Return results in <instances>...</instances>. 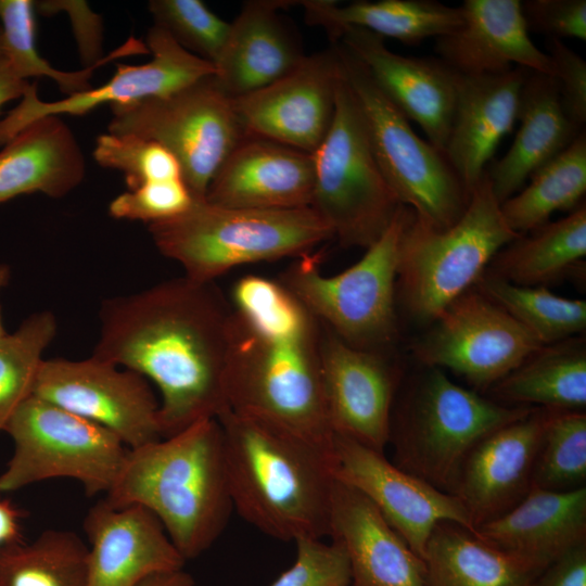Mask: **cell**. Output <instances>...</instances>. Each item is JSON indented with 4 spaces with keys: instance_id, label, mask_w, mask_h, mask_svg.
<instances>
[{
    "instance_id": "1",
    "label": "cell",
    "mask_w": 586,
    "mask_h": 586,
    "mask_svg": "<svg viewBox=\"0 0 586 586\" xmlns=\"http://www.w3.org/2000/svg\"><path fill=\"white\" fill-rule=\"evenodd\" d=\"M232 307L214 282L170 279L102 302L92 357L157 387L162 438L228 409Z\"/></svg>"
},
{
    "instance_id": "2",
    "label": "cell",
    "mask_w": 586,
    "mask_h": 586,
    "mask_svg": "<svg viewBox=\"0 0 586 586\" xmlns=\"http://www.w3.org/2000/svg\"><path fill=\"white\" fill-rule=\"evenodd\" d=\"M228 409L332 450L320 322L280 281L250 275L232 290Z\"/></svg>"
},
{
    "instance_id": "3",
    "label": "cell",
    "mask_w": 586,
    "mask_h": 586,
    "mask_svg": "<svg viewBox=\"0 0 586 586\" xmlns=\"http://www.w3.org/2000/svg\"><path fill=\"white\" fill-rule=\"evenodd\" d=\"M217 420L239 515L281 540L329 536L332 450L230 409Z\"/></svg>"
},
{
    "instance_id": "4",
    "label": "cell",
    "mask_w": 586,
    "mask_h": 586,
    "mask_svg": "<svg viewBox=\"0 0 586 586\" xmlns=\"http://www.w3.org/2000/svg\"><path fill=\"white\" fill-rule=\"evenodd\" d=\"M103 499L114 508L143 506L186 560L202 555L225 531L234 510L218 420L203 419L175 435L129 449Z\"/></svg>"
},
{
    "instance_id": "5",
    "label": "cell",
    "mask_w": 586,
    "mask_h": 586,
    "mask_svg": "<svg viewBox=\"0 0 586 586\" xmlns=\"http://www.w3.org/2000/svg\"><path fill=\"white\" fill-rule=\"evenodd\" d=\"M148 230L157 250L199 282H214L245 264L297 258L334 238L311 207L235 208L206 200H193L183 213L149 224Z\"/></svg>"
},
{
    "instance_id": "6",
    "label": "cell",
    "mask_w": 586,
    "mask_h": 586,
    "mask_svg": "<svg viewBox=\"0 0 586 586\" xmlns=\"http://www.w3.org/2000/svg\"><path fill=\"white\" fill-rule=\"evenodd\" d=\"M533 408L486 398L455 383L442 369L424 367L394 402L387 443L393 448L392 462L453 495L477 443Z\"/></svg>"
},
{
    "instance_id": "7",
    "label": "cell",
    "mask_w": 586,
    "mask_h": 586,
    "mask_svg": "<svg viewBox=\"0 0 586 586\" xmlns=\"http://www.w3.org/2000/svg\"><path fill=\"white\" fill-rule=\"evenodd\" d=\"M519 235L501 214L487 170L450 227L434 228L411 209L399 241L396 278L408 314L417 322L432 323Z\"/></svg>"
},
{
    "instance_id": "8",
    "label": "cell",
    "mask_w": 586,
    "mask_h": 586,
    "mask_svg": "<svg viewBox=\"0 0 586 586\" xmlns=\"http://www.w3.org/2000/svg\"><path fill=\"white\" fill-rule=\"evenodd\" d=\"M410 211L402 205L382 237L346 270L326 276L319 259L308 253L296 258L280 282L346 344L364 351L385 352L397 335L398 246Z\"/></svg>"
},
{
    "instance_id": "9",
    "label": "cell",
    "mask_w": 586,
    "mask_h": 586,
    "mask_svg": "<svg viewBox=\"0 0 586 586\" xmlns=\"http://www.w3.org/2000/svg\"><path fill=\"white\" fill-rule=\"evenodd\" d=\"M311 156L310 207L342 246L369 247L387 230L403 204L377 163L358 103L343 74L331 127Z\"/></svg>"
},
{
    "instance_id": "10",
    "label": "cell",
    "mask_w": 586,
    "mask_h": 586,
    "mask_svg": "<svg viewBox=\"0 0 586 586\" xmlns=\"http://www.w3.org/2000/svg\"><path fill=\"white\" fill-rule=\"evenodd\" d=\"M333 44L343 77L361 112L373 155L393 192L432 227H450L463 214L470 194L446 155L413 131L362 63L340 43Z\"/></svg>"
},
{
    "instance_id": "11",
    "label": "cell",
    "mask_w": 586,
    "mask_h": 586,
    "mask_svg": "<svg viewBox=\"0 0 586 586\" xmlns=\"http://www.w3.org/2000/svg\"><path fill=\"white\" fill-rule=\"evenodd\" d=\"M110 109L107 132L133 135L169 150L194 200H205L214 175L247 136L233 98L214 74L170 94L112 104Z\"/></svg>"
},
{
    "instance_id": "12",
    "label": "cell",
    "mask_w": 586,
    "mask_h": 586,
    "mask_svg": "<svg viewBox=\"0 0 586 586\" xmlns=\"http://www.w3.org/2000/svg\"><path fill=\"white\" fill-rule=\"evenodd\" d=\"M4 432L14 450L0 474V493L66 477L78 481L89 497L106 494L129 453L107 429L35 395L18 407Z\"/></svg>"
},
{
    "instance_id": "13",
    "label": "cell",
    "mask_w": 586,
    "mask_h": 586,
    "mask_svg": "<svg viewBox=\"0 0 586 586\" xmlns=\"http://www.w3.org/2000/svg\"><path fill=\"white\" fill-rule=\"evenodd\" d=\"M412 347L423 367L449 369L489 390L543 344L474 286L454 300Z\"/></svg>"
},
{
    "instance_id": "14",
    "label": "cell",
    "mask_w": 586,
    "mask_h": 586,
    "mask_svg": "<svg viewBox=\"0 0 586 586\" xmlns=\"http://www.w3.org/2000/svg\"><path fill=\"white\" fill-rule=\"evenodd\" d=\"M33 395L107 429L129 449L162 438L160 402L149 381L92 356L43 359Z\"/></svg>"
},
{
    "instance_id": "15",
    "label": "cell",
    "mask_w": 586,
    "mask_h": 586,
    "mask_svg": "<svg viewBox=\"0 0 586 586\" xmlns=\"http://www.w3.org/2000/svg\"><path fill=\"white\" fill-rule=\"evenodd\" d=\"M332 458L334 477L365 495L420 559L437 523L451 521L474 532L455 495L402 470L384 453L333 434Z\"/></svg>"
},
{
    "instance_id": "16",
    "label": "cell",
    "mask_w": 586,
    "mask_h": 586,
    "mask_svg": "<svg viewBox=\"0 0 586 586\" xmlns=\"http://www.w3.org/2000/svg\"><path fill=\"white\" fill-rule=\"evenodd\" d=\"M341 76L335 44L305 55L285 76L233 99L243 129L311 154L331 127Z\"/></svg>"
},
{
    "instance_id": "17",
    "label": "cell",
    "mask_w": 586,
    "mask_h": 586,
    "mask_svg": "<svg viewBox=\"0 0 586 586\" xmlns=\"http://www.w3.org/2000/svg\"><path fill=\"white\" fill-rule=\"evenodd\" d=\"M152 60L141 65L117 64L104 85L42 101L37 85L30 84L21 102L0 120V144H5L31 122L48 115H85L103 104H125L170 94L195 80L215 74V66L179 46L164 29L152 26L146 34Z\"/></svg>"
},
{
    "instance_id": "18",
    "label": "cell",
    "mask_w": 586,
    "mask_h": 586,
    "mask_svg": "<svg viewBox=\"0 0 586 586\" xmlns=\"http://www.w3.org/2000/svg\"><path fill=\"white\" fill-rule=\"evenodd\" d=\"M321 328L322 384L333 434L384 453L399 387L398 369L385 352L355 348Z\"/></svg>"
},
{
    "instance_id": "19",
    "label": "cell",
    "mask_w": 586,
    "mask_h": 586,
    "mask_svg": "<svg viewBox=\"0 0 586 586\" xmlns=\"http://www.w3.org/2000/svg\"><path fill=\"white\" fill-rule=\"evenodd\" d=\"M336 43L365 65L386 98L445 154L460 75L438 58L395 53L384 38L366 29L345 28Z\"/></svg>"
},
{
    "instance_id": "20",
    "label": "cell",
    "mask_w": 586,
    "mask_h": 586,
    "mask_svg": "<svg viewBox=\"0 0 586 586\" xmlns=\"http://www.w3.org/2000/svg\"><path fill=\"white\" fill-rule=\"evenodd\" d=\"M547 417V408L534 407L489 433L467 457L453 495L466 508L474 531L507 513L532 489Z\"/></svg>"
},
{
    "instance_id": "21",
    "label": "cell",
    "mask_w": 586,
    "mask_h": 586,
    "mask_svg": "<svg viewBox=\"0 0 586 586\" xmlns=\"http://www.w3.org/2000/svg\"><path fill=\"white\" fill-rule=\"evenodd\" d=\"M82 525L89 542L88 586H137L150 576L182 570L187 561L143 506L114 508L102 498Z\"/></svg>"
},
{
    "instance_id": "22",
    "label": "cell",
    "mask_w": 586,
    "mask_h": 586,
    "mask_svg": "<svg viewBox=\"0 0 586 586\" xmlns=\"http://www.w3.org/2000/svg\"><path fill=\"white\" fill-rule=\"evenodd\" d=\"M314 162L309 153L246 136L214 175L205 200L235 208L310 207Z\"/></svg>"
},
{
    "instance_id": "23",
    "label": "cell",
    "mask_w": 586,
    "mask_h": 586,
    "mask_svg": "<svg viewBox=\"0 0 586 586\" xmlns=\"http://www.w3.org/2000/svg\"><path fill=\"white\" fill-rule=\"evenodd\" d=\"M463 22L454 33L436 38L435 52L466 77L498 74L512 64L553 76L547 53L531 40L519 0H466Z\"/></svg>"
},
{
    "instance_id": "24",
    "label": "cell",
    "mask_w": 586,
    "mask_h": 586,
    "mask_svg": "<svg viewBox=\"0 0 586 586\" xmlns=\"http://www.w3.org/2000/svg\"><path fill=\"white\" fill-rule=\"evenodd\" d=\"M329 537L347 555L351 586H426L423 560L365 495L336 479Z\"/></svg>"
},
{
    "instance_id": "25",
    "label": "cell",
    "mask_w": 586,
    "mask_h": 586,
    "mask_svg": "<svg viewBox=\"0 0 586 586\" xmlns=\"http://www.w3.org/2000/svg\"><path fill=\"white\" fill-rule=\"evenodd\" d=\"M474 533L540 574L586 543V486L568 492L532 487L515 507Z\"/></svg>"
},
{
    "instance_id": "26",
    "label": "cell",
    "mask_w": 586,
    "mask_h": 586,
    "mask_svg": "<svg viewBox=\"0 0 586 586\" xmlns=\"http://www.w3.org/2000/svg\"><path fill=\"white\" fill-rule=\"evenodd\" d=\"M530 69L475 77L460 75L455 115L445 155L470 194L500 140L511 131Z\"/></svg>"
},
{
    "instance_id": "27",
    "label": "cell",
    "mask_w": 586,
    "mask_h": 586,
    "mask_svg": "<svg viewBox=\"0 0 586 586\" xmlns=\"http://www.w3.org/2000/svg\"><path fill=\"white\" fill-rule=\"evenodd\" d=\"M295 1H246L215 63V78L235 99L262 89L293 71L305 58L279 10Z\"/></svg>"
},
{
    "instance_id": "28",
    "label": "cell",
    "mask_w": 586,
    "mask_h": 586,
    "mask_svg": "<svg viewBox=\"0 0 586 586\" xmlns=\"http://www.w3.org/2000/svg\"><path fill=\"white\" fill-rule=\"evenodd\" d=\"M85 174V156L72 129L61 116L40 117L0 151V204L36 192L63 198Z\"/></svg>"
},
{
    "instance_id": "29",
    "label": "cell",
    "mask_w": 586,
    "mask_h": 586,
    "mask_svg": "<svg viewBox=\"0 0 586 586\" xmlns=\"http://www.w3.org/2000/svg\"><path fill=\"white\" fill-rule=\"evenodd\" d=\"M517 120L520 127L508 152L486 169L500 204L581 132L564 114L555 78L532 71L521 89Z\"/></svg>"
},
{
    "instance_id": "30",
    "label": "cell",
    "mask_w": 586,
    "mask_h": 586,
    "mask_svg": "<svg viewBox=\"0 0 586 586\" xmlns=\"http://www.w3.org/2000/svg\"><path fill=\"white\" fill-rule=\"evenodd\" d=\"M309 25L322 27L332 43L345 28L356 27L382 38L418 44L430 37L454 33L463 22L460 7L434 0L354 1L341 5L332 0H302Z\"/></svg>"
},
{
    "instance_id": "31",
    "label": "cell",
    "mask_w": 586,
    "mask_h": 586,
    "mask_svg": "<svg viewBox=\"0 0 586 586\" xmlns=\"http://www.w3.org/2000/svg\"><path fill=\"white\" fill-rule=\"evenodd\" d=\"M510 406L583 411L586 407V342L573 336L542 345L489 388Z\"/></svg>"
},
{
    "instance_id": "32",
    "label": "cell",
    "mask_w": 586,
    "mask_h": 586,
    "mask_svg": "<svg viewBox=\"0 0 586 586\" xmlns=\"http://www.w3.org/2000/svg\"><path fill=\"white\" fill-rule=\"evenodd\" d=\"M423 562L426 586H530L539 575L451 521L434 526Z\"/></svg>"
},
{
    "instance_id": "33",
    "label": "cell",
    "mask_w": 586,
    "mask_h": 586,
    "mask_svg": "<svg viewBox=\"0 0 586 586\" xmlns=\"http://www.w3.org/2000/svg\"><path fill=\"white\" fill-rule=\"evenodd\" d=\"M527 233L502 247L484 272L518 285L546 288L575 275L586 256V206Z\"/></svg>"
},
{
    "instance_id": "34",
    "label": "cell",
    "mask_w": 586,
    "mask_h": 586,
    "mask_svg": "<svg viewBox=\"0 0 586 586\" xmlns=\"http://www.w3.org/2000/svg\"><path fill=\"white\" fill-rule=\"evenodd\" d=\"M586 192V135L581 131L539 167L531 183L500 204L509 228L522 235L547 224L556 211L576 208Z\"/></svg>"
},
{
    "instance_id": "35",
    "label": "cell",
    "mask_w": 586,
    "mask_h": 586,
    "mask_svg": "<svg viewBox=\"0 0 586 586\" xmlns=\"http://www.w3.org/2000/svg\"><path fill=\"white\" fill-rule=\"evenodd\" d=\"M88 552L77 533L46 530L0 548V586H88Z\"/></svg>"
},
{
    "instance_id": "36",
    "label": "cell",
    "mask_w": 586,
    "mask_h": 586,
    "mask_svg": "<svg viewBox=\"0 0 586 586\" xmlns=\"http://www.w3.org/2000/svg\"><path fill=\"white\" fill-rule=\"evenodd\" d=\"M35 13V1L0 0L3 56L15 74L24 80L31 77H49L55 81L62 92L72 95L93 88L90 80L99 66L119 56L149 52L146 44L130 38L92 66L74 72L56 69L37 51Z\"/></svg>"
},
{
    "instance_id": "37",
    "label": "cell",
    "mask_w": 586,
    "mask_h": 586,
    "mask_svg": "<svg viewBox=\"0 0 586 586\" xmlns=\"http://www.w3.org/2000/svg\"><path fill=\"white\" fill-rule=\"evenodd\" d=\"M474 288L500 306L543 345L586 329V302L556 295L546 286H524L483 273Z\"/></svg>"
},
{
    "instance_id": "38",
    "label": "cell",
    "mask_w": 586,
    "mask_h": 586,
    "mask_svg": "<svg viewBox=\"0 0 586 586\" xmlns=\"http://www.w3.org/2000/svg\"><path fill=\"white\" fill-rule=\"evenodd\" d=\"M56 330L55 316L41 310L25 318L13 333L0 340V432L33 395L43 352Z\"/></svg>"
},
{
    "instance_id": "39",
    "label": "cell",
    "mask_w": 586,
    "mask_h": 586,
    "mask_svg": "<svg viewBox=\"0 0 586 586\" xmlns=\"http://www.w3.org/2000/svg\"><path fill=\"white\" fill-rule=\"evenodd\" d=\"M586 413L548 409L537 451L533 487L568 492L585 487Z\"/></svg>"
},
{
    "instance_id": "40",
    "label": "cell",
    "mask_w": 586,
    "mask_h": 586,
    "mask_svg": "<svg viewBox=\"0 0 586 586\" xmlns=\"http://www.w3.org/2000/svg\"><path fill=\"white\" fill-rule=\"evenodd\" d=\"M148 8L154 26L164 29L190 53L215 65L226 44L230 23L201 0H152Z\"/></svg>"
},
{
    "instance_id": "41",
    "label": "cell",
    "mask_w": 586,
    "mask_h": 586,
    "mask_svg": "<svg viewBox=\"0 0 586 586\" xmlns=\"http://www.w3.org/2000/svg\"><path fill=\"white\" fill-rule=\"evenodd\" d=\"M93 157L100 166L123 173L129 190L148 182L183 179L180 164L169 150L133 135H100Z\"/></svg>"
},
{
    "instance_id": "42",
    "label": "cell",
    "mask_w": 586,
    "mask_h": 586,
    "mask_svg": "<svg viewBox=\"0 0 586 586\" xmlns=\"http://www.w3.org/2000/svg\"><path fill=\"white\" fill-rule=\"evenodd\" d=\"M296 557L270 586H351L352 571L340 543L304 537L295 540Z\"/></svg>"
},
{
    "instance_id": "43",
    "label": "cell",
    "mask_w": 586,
    "mask_h": 586,
    "mask_svg": "<svg viewBox=\"0 0 586 586\" xmlns=\"http://www.w3.org/2000/svg\"><path fill=\"white\" fill-rule=\"evenodd\" d=\"M193 200L183 179L153 181L117 195L110 203L109 213L116 219L149 225L178 216Z\"/></svg>"
},
{
    "instance_id": "44",
    "label": "cell",
    "mask_w": 586,
    "mask_h": 586,
    "mask_svg": "<svg viewBox=\"0 0 586 586\" xmlns=\"http://www.w3.org/2000/svg\"><path fill=\"white\" fill-rule=\"evenodd\" d=\"M547 49L564 114L582 131L586 122V63L561 39L548 38Z\"/></svg>"
},
{
    "instance_id": "45",
    "label": "cell",
    "mask_w": 586,
    "mask_h": 586,
    "mask_svg": "<svg viewBox=\"0 0 586 586\" xmlns=\"http://www.w3.org/2000/svg\"><path fill=\"white\" fill-rule=\"evenodd\" d=\"M521 10L528 31L556 39H586L585 0H526Z\"/></svg>"
},
{
    "instance_id": "46",
    "label": "cell",
    "mask_w": 586,
    "mask_h": 586,
    "mask_svg": "<svg viewBox=\"0 0 586 586\" xmlns=\"http://www.w3.org/2000/svg\"><path fill=\"white\" fill-rule=\"evenodd\" d=\"M35 10L48 15L58 11H65L73 26L78 43L84 67L101 62L102 55V18L90 10L85 1H40L35 2Z\"/></svg>"
},
{
    "instance_id": "47",
    "label": "cell",
    "mask_w": 586,
    "mask_h": 586,
    "mask_svg": "<svg viewBox=\"0 0 586 586\" xmlns=\"http://www.w3.org/2000/svg\"><path fill=\"white\" fill-rule=\"evenodd\" d=\"M530 586H586V543L548 565Z\"/></svg>"
},
{
    "instance_id": "48",
    "label": "cell",
    "mask_w": 586,
    "mask_h": 586,
    "mask_svg": "<svg viewBox=\"0 0 586 586\" xmlns=\"http://www.w3.org/2000/svg\"><path fill=\"white\" fill-rule=\"evenodd\" d=\"M23 511L10 500L0 499V548L23 542Z\"/></svg>"
},
{
    "instance_id": "49",
    "label": "cell",
    "mask_w": 586,
    "mask_h": 586,
    "mask_svg": "<svg viewBox=\"0 0 586 586\" xmlns=\"http://www.w3.org/2000/svg\"><path fill=\"white\" fill-rule=\"evenodd\" d=\"M30 82L20 78L8 60L0 58V111L8 102L21 99L28 89Z\"/></svg>"
},
{
    "instance_id": "50",
    "label": "cell",
    "mask_w": 586,
    "mask_h": 586,
    "mask_svg": "<svg viewBox=\"0 0 586 586\" xmlns=\"http://www.w3.org/2000/svg\"><path fill=\"white\" fill-rule=\"evenodd\" d=\"M193 576L182 570L150 576L137 586H194Z\"/></svg>"
},
{
    "instance_id": "51",
    "label": "cell",
    "mask_w": 586,
    "mask_h": 586,
    "mask_svg": "<svg viewBox=\"0 0 586 586\" xmlns=\"http://www.w3.org/2000/svg\"><path fill=\"white\" fill-rule=\"evenodd\" d=\"M11 279V268L9 265L0 263V291L8 285ZM9 332L5 330L2 317V308L0 305V340H2Z\"/></svg>"
},
{
    "instance_id": "52",
    "label": "cell",
    "mask_w": 586,
    "mask_h": 586,
    "mask_svg": "<svg viewBox=\"0 0 586 586\" xmlns=\"http://www.w3.org/2000/svg\"><path fill=\"white\" fill-rule=\"evenodd\" d=\"M3 55V35H2V28L0 25V58Z\"/></svg>"
}]
</instances>
